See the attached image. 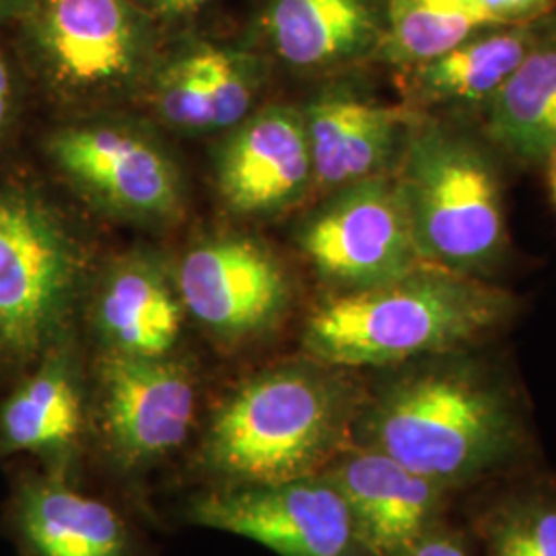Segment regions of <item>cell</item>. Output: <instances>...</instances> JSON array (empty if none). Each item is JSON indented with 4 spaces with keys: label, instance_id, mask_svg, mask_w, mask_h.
Masks as SVG:
<instances>
[{
    "label": "cell",
    "instance_id": "obj_1",
    "mask_svg": "<svg viewBox=\"0 0 556 556\" xmlns=\"http://www.w3.org/2000/svg\"><path fill=\"white\" fill-rule=\"evenodd\" d=\"M514 307L509 293L480 277L425 264L324 301L307 319L303 344L334 369L400 365L464 351L507 321Z\"/></svg>",
    "mask_w": 556,
    "mask_h": 556
},
{
    "label": "cell",
    "instance_id": "obj_2",
    "mask_svg": "<svg viewBox=\"0 0 556 556\" xmlns=\"http://www.w3.org/2000/svg\"><path fill=\"white\" fill-rule=\"evenodd\" d=\"M459 353L433 357L390 383L369 418L374 450L439 486L495 468L517 443L505 390Z\"/></svg>",
    "mask_w": 556,
    "mask_h": 556
},
{
    "label": "cell",
    "instance_id": "obj_3",
    "mask_svg": "<svg viewBox=\"0 0 556 556\" xmlns=\"http://www.w3.org/2000/svg\"><path fill=\"white\" fill-rule=\"evenodd\" d=\"M36 169H0V379L7 383L68 337L85 248Z\"/></svg>",
    "mask_w": 556,
    "mask_h": 556
},
{
    "label": "cell",
    "instance_id": "obj_4",
    "mask_svg": "<svg viewBox=\"0 0 556 556\" xmlns=\"http://www.w3.org/2000/svg\"><path fill=\"white\" fill-rule=\"evenodd\" d=\"M420 256L484 277L507 248L503 186L491 149L435 114H422L394 169Z\"/></svg>",
    "mask_w": 556,
    "mask_h": 556
},
{
    "label": "cell",
    "instance_id": "obj_5",
    "mask_svg": "<svg viewBox=\"0 0 556 556\" xmlns=\"http://www.w3.org/2000/svg\"><path fill=\"white\" fill-rule=\"evenodd\" d=\"M328 365H287L241 386L220 406L202 462L231 484L316 477L337 450L349 392Z\"/></svg>",
    "mask_w": 556,
    "mask_h": 556
},
{
    "label": "cell",
    "instance_id": "obj_6",
    "mask_svg": "<svg viewBox=\"0 0 556 556\" xmlns=\"http://www.w3.org/2000/svg\"><path fill=\"white\" fill-rule=\"evenodd\" d=\"M9 31L36 93L52 103L147 83L165 46L137 0H38Z\"/></svg>",
    "mask_w": 556,
    "mask_h": 556
},
{
    "label": "cell",
    "instance_id": "obj_7",
    "mask_svg": "<svg viewBox=\"0 0 556 556\" xmlns=\"http://www.w3.org/2000/svg\"><path fill=\"white\" fill-rule=\"evenodd\" d=\"M43 167L77 197L122 219H174L178 165L149 132L114 119H62L36 137Z\"/></svg>",
    "mask_w": 556,
    "mask_h": 556
},
{
    "label": "cell",
    "instance_id": "obj_8",
    "mask_svg": "<svg viewBox=\"0 0 556 556\" xmlns=\"http://www.w3.org/2000/svg\"><path fill=\"white\" fill-rule=\"evenodd\" d=\"M303 256L338 293L392 282L425 266L394 174L328 192L298 233Z\"/></svg>",
    "mask_w": 556,
    "mask_h": 556
},
{
    "label": "cell",
    "instance_id": "obj_9",
    "mask_svg": "<svg viewBox=\"0 0 556 556\" xmlns=\"http://www.w3.org/2000/svg\"><path fill=\"white\" fill-rule=\"evenodd\" d=\"M190 519L280 556H353L358 544L351 509L328 477L231 484L197 498Z\"/></svg>",
    "mask_w": 556,
    "mask_h": 556
},
{
    "label": "cell",
    "instance_id": "obj_10",
    "mask_svg": "<svg viewBox=\"0 0 556 556\" xmlns=\"http://www.w3.org/2000/svg\"><path fill=\"white\" fill-rule=\"evenodd\" d=\"M176 287L184 309L220 338H248L277 326L291 303V282L258 241L219 236L179 260Z\"/></svg>",
    "mask_w": 556,
    "mask_h": 556
},
{
    "label": "cell",
    "instance_id": "obj_11",
    "mask_svg": "<svg viewBox=\"0 0 556 556\" xmlns=\"http://www.w3.org/2000/svg\"><path fill=\"white\" fill-rule=\"evenodd\" d=\"M346 73L330 77L301 110L314 188L334 192L361 179L394 174L413 128L425 112L363 93Z\"/></svg>",
    "mask_w": 556,
    "mask_h": 556
},
{
    "label": "cell",
    "instance_id": "obj_12",
    "mask_svg": "<svg viewBox=\"0 0 556 556\" xmlns=\"http://www.w3.org/2000/svg\"><path fill=\"white\" fill-rule=\"evenodd\" d=\"M100 392L108 445L128 468L178 450L197 417L192 376L169 357L108 353L100 363Z\"/></svg>",
    "mask_w": 556,
    "mask_h": 556
},
{
    "label": "cell",
    "instance_id": "obj_13",
    "mask_svg": "<svg viewBox=\"0 0 556 556\" xmlns=\"http://www.w3.org/2000/svg\"><path fill=\"white\" fill-rule=\"evenodd\" d=\"M252 31L289 71L337 77L378 62L386 0H260Z\"/></svg>",
    "mask_w": 556,
    "mask_h": 556
},
{
    "label": "cell",
    "instance_id": "obj_14",
    "mask_svg": "<svg viewBox=\"0 0 556 556\" xmlns=\"http://www.w3.org/2000/svg\"><path fill=\"white\" fill-rule=\"evenodd\" d=\"M223 200L238 215L268 217L314 190V163L301 110L270 105L233 126L215 160Z\"/></svg>",
    "mask_w": 556,
    "mask_h": 556
},
{
    "label": "cell",
    "instance_id": "obj_15",
    "mask_svg": "<svg viewBox=\"0 0 556 556\" xmlns=\"http://www.w3.org/2000/svg\"><path fill=\"white\" fill-rule=\"evenodd\" d=\"M4 523L23 556H128L118 514L75 489L62 470H21Z\"/></svg>",
    "mask_w": 556,
    "mask_h": 556
},
{
    "label": "cell",
    "instance_id": "obj_16",
    "mask_svg": "<svg viewBox=\"0 0 556 556\" xmlns=\"http://www.w3.org/2000/svg\"><path fill=\"white\" fill-rule=\"evenodd\" d=\"M7 386L0 397V462L34 456L46 464V470H62V459L79 441L85 422L68 337Z\"/></svg>",
    "mask_w": 556,
    "mask_h": 556
},
{
    "label": "cell",
    "instance_id": "obj_17",
    "mask_svg": "<svg viewBox=\"0 0 556 556\" xmlns=\"http://www.w3.org/2000/svg\"><path fill=\"white\" fill-rule=\"evenodd\" d=\"M556 25V9L538 20L491 25L438 59L400 73L408 105L433 114L484 108Z\"/></svg>",
    "mask_w": 556,
    "mask_h": 556
},
{
    "label": "cell",
    "instance_id": "obj_18",
    "mask_svg": "<svg viewBox=\"0 0 556 556\" xmlns=\"http://www.w3.org/2000/svg\"><path fill=\"white\" fill-rule=\"evenodd\" d=\"M326 477L351 509L358 544L376 556H396L427 534L443 489L374 447L340 459Z\"/></svg>",
    "mask_w": 556,
    "mask_h": 556
},
{
    "label": "cell",
    "instance_id": "obj_19",
    "mask_svg": "<svg viewBox=\"0 0 556 556\" xmlns=\"http://www.w3.org/2000/svg\"><path fill=\"white\" fill-rule=\"evenodd\" d=\"M184 318L176 278L149 254L119 258L101 278L96 326L110 353L169 357Z\"/></svg>",
    "mask_w": 556,
    "mask_h": 556
},
{
    "label": "cell",
    "instance_id": "obj_20",
    "mask_svg": "<svg viewBox=\"0 0 556 556\" xmlns=\"http://www.w3.org/2000/svg\"><path fill=\"white\" fill-rule=\"evenodd\" d=\"M484 139L521 165L556 151V25L482 108Z\"/></svg>",
    "mask_w": 556,
    "mask_h": 556
},
{
    "label": "cell",
    "instance_id": "obj_21",
    "mask_svg": "<svg viewBox=\"0 0 556 556\" xmlns=\"http://www.w3.org/2000/svg\"><path fill=\"white\" fill-rule=\"evenodd\" d=\"M491 23L472 0H386L378 62L397 73L438 59Z\"/></svg>",
    "mask_w": 556,
    "mask_h": 556
},
{
    "label": "cell",
    "instance_id": "obj_22",
    "mask_svg": "<svg viewBox=\"0 0 556 556\" xmlns=\"http://www.w3.org/2000/svg\"><path fill=\"white\" fill-rule=\"evenodd\" d=\"M179 43L206 98L208 132L233 128L250 116L266 56L252 46L217 43L190 36Z\"/></svg>",
    "mask_w": 556,
    "mask_h": 556
},
{
    "label": "cell",
    "instance_id": "obj_23",
    "mask_svg": "<svg viewBox=\"0 0 556 556\" xmlns=\"http://www.w3.org/2000/svg\"><path fill=\"white\" fill-rule=\"evenodd\" d=\"M147 85L163 122L184 132H208L206 98L181 43L163 46Z\"/></svg>",
    "mask_w": 556,
    "mask_h": 556
},
{
    "label": "cell",
    "instance_id": "obj_24",
    "mask_svg": "<svg viewBox=\"0 0 556 556\" xmlns=\"http://www.w3.org/2000/svg\"><path fill=\"white\" fill-rule=\"evenodd\" d=\"M34 96V83L23 66L11 31L0 25V169L13 163Z\"/></svg>",
    "mask_w": 556,
    "mask_h": 556
},
{
    "label": "cell",
    "instance_id": "obj_25",
    "mask_svg": "<svg viewBox=\"0 0 556 556\" xmlns=\"http://www.w3.org/2000/svg\"><path fill=\"white\" fill-rule=\"evenodd\" d=\"M493 556H556V509L530 505L509 514L495 530Z\"/></svg>",
    "mask_w": 556,
    "mask_h": 556
},
{
    "label": "cell",
    "instance_id": "obj_26",
    "mask_svg": "<svg viewBox=\"0 0 556 556\" xmlns=\"http://www.w3.org/2000/svg\"><path fill=\"white\" fill-rule=\"evenodd\" d=\"M491 25H509L538 20L556 9V0H472Z\"/></svg>",
    "mask_w": 556,
    "mask_h": 556
},
{
    "label": "cell",
    "instance_id": "obj_27",
    "mask_svg": "<svg viewBox=\"0 0 556 556\" xmlns=\"http://www.w3.org/2000/svg\"><path fill=\"white\" fill-rule=\"evenodd\" d=\"M140 7L160 23H174L199 15L215 0H137Z\"/></svg>",
    "mask_w": 556,
    "mask_h": 556
},
{
    "label": "cell",
    "instance_id": "obj_28",
    "mask_svg": "<svg viewBox=\"0 0 556 556\" xmlns=\"http://www.w3.org/2000/svg\"><path fill=\"white\" fill-rule=\"evenodd\" d=\"M396 556H468V553L457 538L427 532Z\"/></svg>",
    "mask_w": 556,
    "mask_h": 556
},
{
    "label": "cell",
    "instance_id": "obj_29",
    "mask_svg": "<svg viewBox=\"0 0 556 556\" xmlns=\"http://www.w3.org/2000/svg\"><path fill=\"white\" fill-rule=\"evenodd\" d=\"M38 0H0V25L11 27L13 23L27 15Z\"/></svg>",
    "mask_w": 556,
    "mask_h": 556
},
{
    "label": "cell",
    "instance_id": "obj_30",
    "mask_svg": "<svg viewBox=\"0 0 556 556\" xmlns=\"http://www.w3.org/2000/svg\"><path fill=\"white\" fill-rule=\"evenodd\" d=\"M546 178H548V188H551V194L556 204V151L546 160Z\"/></svg>",
    "mask_w": 556,
    "mask_h": 556
}]
</instances>
